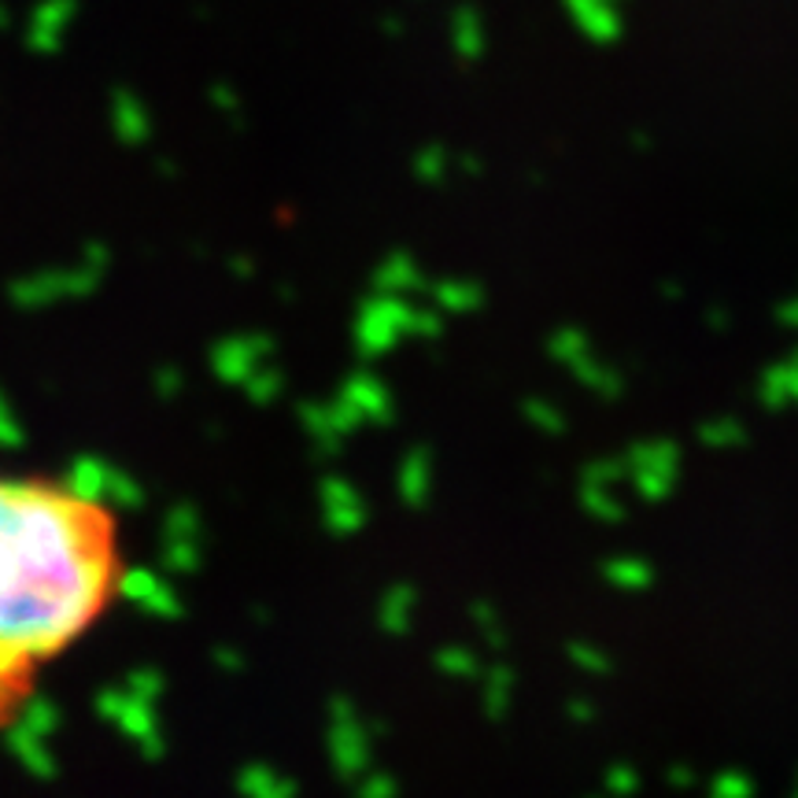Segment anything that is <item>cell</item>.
Segmentation results:
<instances>
[{
  "label": "cell",
  "mask_w": 798,
  "mask_h": 798,
  "mask_svg": "<svg viewBox=\"0 0 798 798\" xmlns=\"http://www.w3.org/2000/svg\"><path fill=\"white\" fill-rule=\"evenodd\" d=\"M122 570V525L104 499L60 477L0 470V728L111 614Z\"/></svg>",
  "instance_id": "1"
},
{
  "label": "cell",
  "mask_w": 798,
  "mask_h": 798,
  "mask_svg": "<svg viewBox=\"0 0 798 798\" xmlns=\"http://www.w3.org/2000/svg\"><path fill=\"white\" fill-rule=\"evenodd\" d=\"M443 332V315L437 307L415 304L407 296L374 293L362 299L359 318H355V351L362 359H385L407 337L432 340Z\"/></svg>",
  "instance_id": "2"
},
{
  "label": "cell",
  "mask_w": 798,
  "mask_h": 798,
  "mask_svg": "<svg viewBox=\"0 0 798 798\" xmlns=\"http://www.w3.org/2000/svg\"><path fill=\"white\" fill-rule=\"evenodd\" d=\"M625 481L643 503H662L681 484V448L673 440H636L621 454Z\"/></svg>",
  "instance_id": "3"
},
{
  "label": "cell",
  "mask_w": 798,
  "mask_h": 798,
  "mask_svg": "<svg viewBox=\"0 0 798 798\" xmlns=\"http://www.w3.org/2000/svg\"><path fill=\"white\" fill-rule=\"evenodd\" d=\"M432 488H437V466H432V451L426 443H415L403 459H399L396 470V492L399 503L410 510H426L432 499Z\"/></svg>",
  "instance_id": "4"
},
{
  "label": "cell",
  "mask_w": 798,
  "mask_h": 798,
  "mask_svg": "<svg viewBox=\"0 0 798 798\" xmlns=\"http://www.w3.org/2000/svg\"><path fill=\"white\" fill-rule=\"evenodd\" d=\"M340 403L351 410L355 418L362 421H374V426H388L396 415V403H392V392H388L385 381H377L374 374H355L344 381V392H340Z\"/></svg>",
  "instance_id": "5"
},
{
  "label": "cell",
  "mask_w": 798,
  "mask_h": 798,
  "mask_svg": "<svg viewBox=\"0 0 798 798\" xmlns=\"http://www.w3.org/2000/svg\"><path fill=\"white\" fill-rule=\"evenodd\" d=\"M337 720H340V728H337V747H332V758H337L344 776H351V773L359 776V773L370 769L374 739H370V732L362 728V720H359V714H355V706L337 703Z\"/></svg>",
  "instance_id": "6"
},
{
  "label": "cell",
  "mask_w": 798,
  "mask_h": 798,
  "mask_svg": "<svg viewBox=\"0 0 798 798\" xmlns=\"http://www.w3.org/2000/svg\"><path fill=\"white\" fill-rule=\"evenodd\" d=\"M758 403L765 410H787L798 407V348L784 362L769 366L758 381Z\"/></svg>",
  "instance_id": "7"
},
{
  "label": "cell",
  "mask_w": 798,
  "mask_h": 798,
  "mask_svg": "<svg viewBox=\"0 0 798 798\" xmlns=\"http://www.w3.org/2000/svg\"><path fill=\"white\" fill-rule=\"evenodd\" d=\"M415 610H418L415 584H392L385 587L381 603H377V625H381L385 636H407L415 628Z\"/></svg>",
  "instance_id": "8"
},
{
  "label": "cell",
  "mask_w": 798,
  "mask_h": 798,
  "mask_svg": "<svg viewBox=\"0 0 798 798\" xmlns=\"http://www.w3.org/2000/svg\"><path fill=\"white\" fill-rule=\"evenodd\" d=\"M326 499H329V525L340 536H351L366 525V503L344 477H329L326 481Z\"/></svg>",
  "instance_id": "9"
},
{
  "label": "cell",
  "mask_w": 798,
  "mask_h": 798,
  "mask_svg": "<svg viewBox=\"0 0 798 798\" xmlns=\"http://www.w3.org/2000/svg\"><path fill=\"white\" fill-rule=\"evenodd\" d=\"M598 576H603L614 592L640 595L654 584V565L647 559H640V554H610V559L598 565Z\"/></svg>",
  "instance_id": "10"
},
{
  "label": "cell",
  "mask_w": 798,
  "mask_h": 798,
  "mask_svg": "<svg viewBox=\"0 0 798 798\" xmlns=\"http://www.w3.org/2000/svg\"><path fill=\"white\" fill-rule=\"evenodd\" d=\"M377 293H388V296H415V293H426V277H421V266L410 259V255L396 252L388 255V259L377 266V277H374Z\"/></svg>",
  "instance_id": "11"
},
{
  "label": "cell",
  "mask_w": 798,
  "mask_h": 798,
  "mask_svg": "<svg viewBox=\"0 0 798 798\" xmlns=\"http://www.w3.org/2000/svg\"><path fill=\"white\" fill-rule=\"evenodd\" d=\"M426 293L440 315H473L484 307V288L462 277H443L437 285H426Z\"/></svg>",
  "instance_id": "12"
},
{
  "label": "cell",
  "mask_w": 798,
  "mask_h": 798,
  "mask_svg": "<svg viewBox=\"0 0 798 798\" xmlns=\"http://www.w3.org/2000/svg\"><path fill=\"white\" fill-rule=\"evenodd\" d=\"M481 706L484 714L492 720H503L510 714V706H514V692H518V681H514V669L510 665H492V669H481Z\"/></svg>",
  "instance_id": "13"
},
{
  "label": "cell",
  "mask_w": 798,
  "mask_h": 798,
  "mask_svg": "<svg viewBox=\"0 0 798 798\" xmlns=\"http://www.w3.org/2000/svg\"><path fill=\"white\" fill-rule=\"evenodd\" d=\"M617 484H603V481H595V477H584L581 473V507H584V514H592L595 521H603V525H614V521L625 518V503L617 499L614 492Z\"/></svg>",
  "instance_id": "14"
},
{
  "label": "cell",
  "mask_w": 798,
  "mask_h": 798,
  "mask_svg": "<svg viewBox=\"0 0 798 798\" xmlns=\"http://www.w3.org/2000/svg\"><path fill=\"white\" fill-rule=\"evenodd\" d=\"M570 374L576 377V385L587 388V392H595L598 399H617L621 392H625V381H621V374L610 362L598 359V355H587V359L576 366V370H570Z\"/></svg>",
  "instance_id": "15"
},
{
  "label": "cell",
  "mask_w": 798,
  "mask_h": 798,
  "mask_svg": "<svg viewBox=\"0 0 798 798\" xmlns=\"http://www.w3.org/2000/svg\"><path fill=\"white\" fill-rule=\"evenodd\" d=\"M548 355L559 366H565V370H576V366L595 351H592V340H587V332L581 326H559L548 337Z\"/></svg>",
  "instance_id": "16"
},
{
  "label": "cell",
  "mask_w": 798,
  "mask_h": 798,
  "mask_svg": "<svg viewBox=\"0 0 798 798\" xmlns=\"http://www.w3.org/2000/svg\"><path fill=\"white\" fill-rule=\"evenodd\" d=\"M432 665L448 676V681H459V684H470L481 676V658H477L473 647H462V643H448V647H437L432 654Z\"/></svg>",
  "instance_id": "17"
},
{
  "label": "cell",
  "mask_w": 798,
  "mask_h": 798,
  "mask_svg": "<svg viewBox=\"0 0 798 798\" xmlns=\"http://www.w3.org/2000/svg\"><path fill=\"white\" fill-rule=\"evenodd\" d=\"M743 440H747V426H743L739 418H732V415L709 418V421L698 426V443H703V448L732 451V448H739Z\"/></svg>",
  "instance_id": "18"
},
{
  "label": "cell",
  "mask_w": 798,
  "mask_h": 798,
  "mask_svg": "<svg viewBox=\"0 0 798 798\" xmlns=\"http://www.w3.org/2000/svg\"><path fill=\"white\" fill-rule=\"evenodd\" d=\"M565 658H570L573 669H581L584 676H610L614 673V658H610V651H603L598 643L573 640L570 647H565Z\"/></svg>",
  "instance_id": "19"
},
{
  "label": "cell",
  "mask_w": 798,
  "mask_h": 798,
  "mask_svg": "<svg viewBox=\"0 0 798 798\" xmlns=\"http://www.w3.org/2000/svg\"><path fill=\"white\" fill-rule=\"evenodd\" d=\"M706 798H758V784L747 769H720L709 776Z\"/></svg>",
  "instance_id": "20"
},
{
  "label": "cell",
  "mask_w": 798,
  "mask_h": 798,
  "mask_svg": "<svg viewBox=\"0 0 798 798\" xmlns=\"http://www.w3.org/2000/svg\"><path fill=\"white\" fill-rule=\"evenodd\" d=\"M521 415H525V421L536 432H543V437H559V432H565V415H562V407H554L551 399H540V396H532L521 403Z\"/></svg>",
  "instance_id": "21"
},
{
  "label": "cell",
  "mask_w": 798,
  "mask_h": 798,
  "mask_svg": "<svg viewBox=\"0 0 798 798\" xmlns=\"http://www.w3.org/2000/svg\"><path fill=\"white\" fill-rule=\"evenodd\" d=\"M470 621H473V628L481 632V640L488 643V647H503V643H507V628H503V621H499L495 606L488 603V598H473V603H470Z\"/></svg>",
  "instance_id": "22"
},
{
  "label": "cell",
  "mask_w": 798,
  "mask_h": 798,
  "mask_svg": "<svg viewBox=\"0 0 798 798\" xmlns=\"http://www.w3.org/2000/svg\"><path fill=\"white\" fill-rule=\"evenodd\" d=\"M603 787H606L610 798H636V791H640V769H636V765H625V761L610 765L606 776H603Z\"/></svg>",
  "instance_id": "23"
},
{
  "label": "cell",
  "mask_w": 798,
  "mask_h": 798,
  "mask_svg": "<svg viewBox=\"0 0 798 798\" xmlns=\"http://www.w3.org/2000/svg\"><path fill=\"white\" fill-rule=\"evenodd\" d=\"M359 798H399V780L388 769L366 773L359 784Z\"/></svg>",
  "instance_id": "24"
},
{
  "label": "cell",
  "mask_w": 798,
  "mask_h": 798,
  "mask_svg": "<svg viewBox=\"0 0 798 798\" xmlns=\"http://www.w3.org/2000/svg\"><path fill=\"white\" fill-rule=\"evenodd\" d=\"M595 714H598L595 703H592V698H584V695H573L570 703H565V717H570L573 725H592Z\"/></svg>",
  "instance_id": "25"
},
{
  "label": "cell",
  "mask_w": 798,
  "mask_h": 798,
  "mask_svg": "<svg viewBox=\"0 0 798 798\" xmlns=\"http://www.w3.org/2000/svg\"><path fill=\"white\" fill-rule=\"evenodd\" d=\"M776 321H780L784 329L798 332V293H795V296H787L784 304H776Z\"/></svg>",
  "instance_id": "26"
},
{
  "label": "cell",
  "mask_w": 798,
  "mask_h": 798,
  "mask_svg": "<svg viewBox=\"0 0 798 798\" xmlns=\"http://www.w3.org/2000/svg\"><path fill=\"white\" fill-rule=\"evenodd\" d=\"M669 784L692 787V784H695V769H692V765H673V769H669Z\"/></svg>",
  "instance_id": "27"
},
{
  "label": "cell",
  "mask_w": 798,
  "mask_h": 798,
  "mask_svg": "<svg viewBox=\"0 0 798 798\" xmlns=\"http://www.w3.org/2000/svg\"><path fill=\"white\" fill-rule=\"evenodd\" d=\"M706 321H714V329H725V326H728V318L720 315V310H714V315H706Z\"/></svg>",
  "instance_id": "28"
},
{
  "label": "cell",
  "mask_w": 798,
  "mask_h": 798,
  "mask_svg": "<svg viewBox=\"0 0 798 798\" xmlns=\"http://www.w3.org/2000/svg\"><path fill=\"white\" fill-rule=\"evenodd\" d=\"M787 798H798V773H795V784H791V795Z\"/></svg>",
  "instance_id": "29"
}]
</instances>
